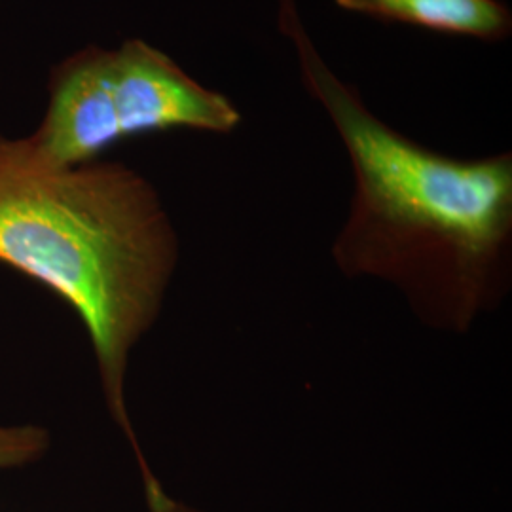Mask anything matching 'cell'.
<instances>
[{"instance_id": "obj_1", "label": "cell", "mask_w": 512, "mask_h": 512, "mask_svg": "<svg viewBox=\"0 0 512 512\" xmlns=\"http://www.w3.org/2000/svg\"><path fill=\"white\" fill-rule=\"evenodd\" d=\"M277 29L348 154L353 192L332 243L336 268L397 289L427 329L467 334L511 293V152L463 160L423 147L330 69L296 0H279Z\"/></svg>"}, {"instance_id": "obj_6", "label": "cell", "mask_w": 512, "mask_h": 512, "mask_svg": "<svg viewBox=\"0 0 512 512\" xmlns=\"http://www.w3.org/2000/svg\"><path fill=\"white\" fill-rule=\"evenodd\" d=\"M50 433L42 425H0V471L19 469L46 456Z\"/></svg>"}, {"instance_id": "obj_3", "label": "cell", "mask_w": 512, "mask_h": 512, "mask_svg": "<svg viewBox=\"0 0 512 512\" xmlns=\"http://www.w3.org/2000/svg\"><path fill=\"white\" fill-rule=\"evenodd\" d=\"M110 95L122 141L167 129L232 133L241 114L141 38L110 50Z\"/></svg>"}, {"instance_id": "obj_7", "label": "cell", "mask_w": 512, "mask_h": 512, "mask_svg": "<svg viewBox=\"0 0 512 512\" xmlns=\"http://www.w3.org/2000/svg\"><path fill=\"white\" fill-rule=\"evenodd\" d=\"M150 512H207L200 509V507H194L186 501H179L175 499L173 495L165 494L160 501H156L152 507H148Z\"/></svg>"}, {"instance_id": "obj_4", "label": "cell", "mask_w": 512, "mask_h": 512, "mask_svg": "<svg viewBox=\"0 0 512 512\" xmlns=\"http://www.w3.org/2000/svg\"><path fill=\"white\" fill-rule=\"evenodd\" d=\"M27 139L59 165L95 162L122 141L110 95V50L88 46L55 67L48 109Z\"/></svg>"}, {"instance_id": "obj_2", "label": "cell", "mask_w": 512, "mask_h": 512, "mask_svg": "<svg viewBox=\"0 0 512 512\" xmlns=\"http://www.w3.org/2000/svg\"><path fill=\"white\" fill-rule=\"evenodd\" d=\"M179 256L173 220L139 171L101 160L54 164L27 137L0 135V264L46 287L82 321L145 499L164 486L129 416V359L164 310Z\"/></svg>"}, {"instance_id": "obj_5", "label": "cell", "mask_w": 512, "mask_h": 512, "mask_svg": "<svg viewBox=\"0 0 512 512\" xmlns=\"http://www.w3.org/2000/svg\"><path fill=\"white\" fill-rule=\"evenodd\" d=\"M338 8L368 18L404 23L425 31L505 40L512 33L511 8L501 0H334Z\"/></svg>"}]
</instances>
